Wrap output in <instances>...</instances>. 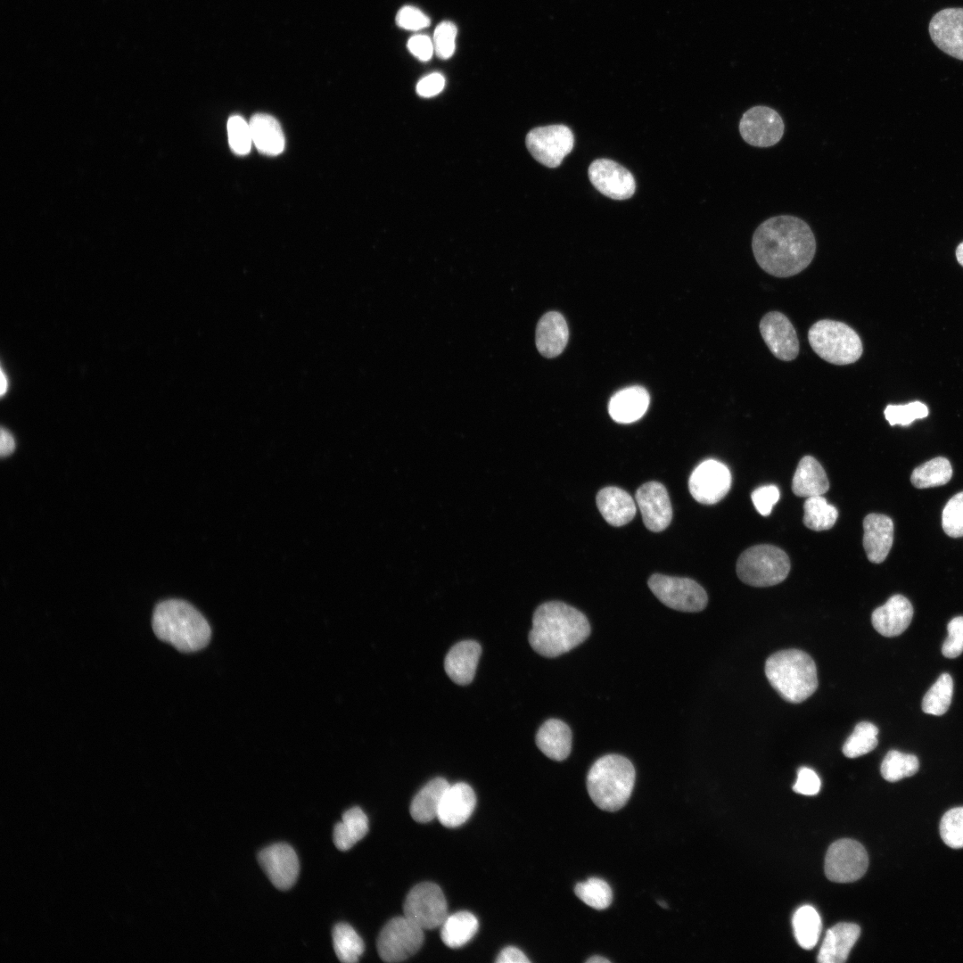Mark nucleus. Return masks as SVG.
Wrapping results in <instances>:
<instances>
[{
    "label": "nucleus",
    "mask_w": 963,
    "mask_h": 963,
    "mask_svg": "<svg viewBox=\"0 0 963 963\" xmlns=\"http://www.w3.org/2000/svg\"><path fill=\"white\" fill-rule=\"evenodd\" d=\"M752 249L758 265L777 277L799 274L812 261L816 240L810 226L795 216H775L754 231Z\"/></svg>",
    "instance_id": "nucleus-1"
},
{
    "label": "nucleus",
    "mask_w": 963,
    "mask_h": 963,
    "mask_svg": "<svg viewBox=\"0 0 963 963\" xmlns=\"http://www.w3.org/2000/svg\"><path fill=\"white\" fill-rule=\"evenodd\" d=\"M590 625L576 608L559 601L540 605L534 612L529 642L545 657L565 654L587 639Z\"/></svg>",
    "instance_id": "nucleus-2"
},
{
    "label": "nucleus",
    "mask_w": 963,
    "mask_h": 963,
    "mask_svg": "<svg viewBox=\"0 0 963 963\" xmlns=\"http://www.w3.org/2000/svg\"><path fill=\"white\" fill-rule=\"evenodd\" d=\"M152 624L159 639L184 653L202 649L211 637L210 626L203 615L180 599L159 603L154 608Z\"/></svg>",
    "instance_id": "nucleus-3"
},
{
    "label": "nucleus",
    "mask_w": 963,
    "mask_h": 963,
    "mask_svg": "<svg viewBox=\"0 0 963 963\" xmlns=\"http://www.w3.org/2000/svg\"><path fill=\"white\" fill-rule=\"evenodd\" d=\"M765 674L779 696L793 704L806 700L818 687L815 663L807 653L799 649L781 650L771 654L765 663Z\"/></svg>",
    "instance_id": "nucleus-4"
},
{
    "label": "nucleus",
    "mask_w": 963,
    "mask_h": 963,
    "mask_svg": "<svg viewBox=\"0 0 963 963\" xmlns=\"http://www.w3.org/2000/svg\"><path fill=\"white\" fill-rule=\"evenodd\" d=\"M635 775L632 763L624 756H602L594 762L587 775L588 794L599 809L616 811L630 799Z\"/></svg>",
    "instance_id": "nucleus-5"
},
{
    "label": "nucleus",
    "mask_w": 963,
    "mask_h": 963,
    "mask_svg": "<svg viewBox=\"0 0 963 963\" xmlns=\"http://www.w3.org/2000/svg\"><path fill=\"white\" fill-rule=\"evenodd\" d=\"M808 340L819 357L834 365L852 364L861 357L863 351L858 333L840 321H817L808 331Z\"/></svg>",
    "instance_id": "nucleus-6"
},
{
    "label": "nucleus",
    "mask_w": 963,
    "mask_h": 963,
    "mask_svg": "<svg viewBox=\"0 0 963 963\" xmlns=\"http://www.w3.org/2000/svg\"><path fill=\"white\" fill-rule=\"evenodd\" d=\"M790 571V560L779 547L757 545L744 551L737 562L738 578L753 587H770L782 582Z\"/></svg>",
    "instance_id": "nucleus-7"
},
{
    "label": "nucleus",
    "mask_w": 963,
    "mask_h": 963,
    "mask_svg": "<svg viewBox=\"0 0 963 963\" xmlns=\"http://www.w3.org/2000/svg\"><path fill=\"white\" fill-rule=\"evenodd\" d=\"M424 939L423 928L405 916L396 917L381 930L376 942L377 951L385 962L403 961L419 951Z\"/></svg>",
    "instance_id": "nucleus-8"
},
{
    "label": "nucleus",
    "mask_w": 963,
    "mask_h": 963,
    "mask_svg": "<svg viewBox=\"0 0 963 963\" xmlns=\"http://www.w3.org/2000/svg\"><path fill=\"white\" fill-rule=\"evenodd\" d=\"M648 587L666 606L681 612H699L707 605V594L696 581L688 578L653 574Z\"/></svg>",
    "instance_id": "nucleus-9"
},
{
    "label": "nucleus",
    "mask_w": 963,
    "mask_h": 963,
    "mask_svg": "<svg viewBox=\"0 0 963 963\" xmlns=\"http://www.w3.org/2000/svg\"><path fill=\"white\" fill-rule=\"evenodd\" d=\"M404 916L423 929L440 927L448 917V905L440 887L432 882L415 885L407 893Z\"/></svg>",
    "instance_id": "nucleus-10"
},
{
    "label": "nucleus",
    "mask_w": 963,
    "mask_h": 963,
    "mask_svg": "<svg viewBox=\"0 0 963 963\" xmlns=\"http://www.w3.org/2000/svg\"><path fill=\"white\" fill-rule=\"evenodd\" d=\"M868 866V853L862 844L855 840L840 839L827 849L825 874L833 882H854L866 873Z\"/></svg>",
    "instance_id": "nucleus-11"
},
{
    "label": "nucleus",
    "mask_w": 963,
    "mask_h": 963,
    "mask_svg": "<svg viewBox=\"0 0 963 963\" xmlns=\"http://www.w3.org/2000/svg\"><path fill=\"white\" fill-rule=\"evenodd\" d=\"M574 137L564 125H550L531 129L526 136L530 153L539 163L558 167L573 148Z\"/></svg>",
    "instance_id": "nucleus-12"
},
{
    "label": "nucleus",
    "mask_w": 963,
    "mask_h": 963,
    "mask_svg": "<svg viewBox=\"0 0 963 963\" xmlns=\"http://www.w3.org/2000/svg\"><path fill=\"white\" fill-rule=\"evenodd\" d=\"M785 124L780 114L774 109L757 105L747 110L739 121V132L748 144L755 147H770L782 138Z\"/></svg>",
    "instance_id": "nucleus-13"
},
{
    "label": "nucleus",
    "mask_w": 963,
    "mask_h": 963,
    "mask_svg": "<svg viewBox=\"0 0 963 963\" xmlns=\"http://www.w3.org/2000/svg\"><path fill=\"white\" fill-rule=\"evenodd\" d=\"M731 473L720 461L708 459L699 464L692 472L688 489L699 503L712 505L722 499L729 491Z\"/></svg>",
    "instance_id": "nucleus-14"
},
{
    "label": "nucleus",
    "mask_w": 963,
    "mask_h": 963,
    "mask_svg": "<svg viewBox=\"0 0 963 963\" xmlns=\"http://www.w3.org/2000/svg\"><path fill=\"white\" fill-rule=\"evenodd\" d=\"M588 177L597 191L613 200H626L635 193L633 175L612 160H594L588 168Z\"/></svg>",
    "instance_id": "nucleus-15"
},
{
    "label": "nucleus",
    "mask_w": 963,
    "mask_h": 963,
    "mask_svg": "<svg viewBox=\"0 0 963 963\" xmlns=\"http://www.w3.org/2000/svg\"><path fill=\"white\" fill-rule=\"evenodd\" d=\"M258 860L275 887L291 888L296 882L300 863L295 851L287 844H274L261 850Z\"/></svg>",
    "instance_id": "nucleus-16"
},
{
    "label": "nucleus",
    "mask_w": 963,
    "mask_h": 963,
    "mask_svg": "<svg viewBox=\"0 0 963 963\" xmlns=\"http://www.w3.org/2000/svg\"><path fill=\"white\" fill-rule=\"evenodd\" d=\"M759 328L763 341L777 358L791 361L798 356L799 341L796 331L783 313H767L761 319Z\"/></svg>",
    "instance_id": "nucleus-17"
},
{
    "label": "nucleus",
    "mask_w": 963,
    "mask_h": 963,
    "mask_svg": "<svg viewBox=\"0 0 963 963\" xmlns=\"http://www.w3.org/2000/svg\"><path fill=\"white\" fill-rule=\"evenodd\" d=\"M929 34L943 53L963 61V8H945L929 23Z\"/></svg>",
    "instance_id": "nucleus-18"
},
{
    "label": "nucleus",
    "mask_w": 963,
    "mask_h": 963,
    "mask_svg": "<svg viewBox=\"0 0 963 963\" xmlns=\"http://www.w3.org/2000/svg\"><path fill=\"white\" fill-rule=\"evenodd\" d=\"M636 501L646 527L654 532L663 531L672 518V509L666 488L660 482H649L636 492Z\"/></svg>",
    "instance_id": "nucleus-19"
},
{
    "label": "nucleus",
    "mask_w": 963,
    "mask_h": 963,
    "mask_svg": "<svg viewBox=\"0 0 963 963\" xmlns=\"http://www.w3.org/2000/svg\"><path fill=\"white\" fill-rule=\"evenodd\" d=\"M475 804V794L468 784L449 785L441 799L437 819L447 827H459L470 818Z\"/></svg>",
    "instance_id": "nucleus-20"
},
{
    "label": "nucleus",
    "mask_w": 963,
    "mask_h": 963,
    "mask_svg": "<svg viewBox=\"0 0 963 963\" xmlns=\"http://www.w3.org/2000/svg\"><path fill=\"white\" fill-rule=\"evenodd\" d=\"M913 606L902 595H893L885 605L874 610L871 622L875 630L885 637H896L906 630L913 617Z\"/></svg>",
    "instance_id": "nucleus-21"
},
{
    "label": "nucleus",
    "mask_w": 963,
    "mask_h": 963,
    "mask_svg": "<svg viewBox=\"0 0 963 963\" xmlns=\"http://www.w3.org/2000/svg\"><path fill=\"white\" fill-rule=\"evenodd\" d=\"M863 547L868 559L874 564L885 560L893 541V520L881 514H869L863 520Z\"/></svg>",
    "instance_id": "nucleus-22"
},
{
    "label": "nucleus",
    "mask_w": 963,
    "mask_h": 963,
    "mask_svg": "<svg viewBox=\"0 0 963 963\" xmlns=\"http://www.w3.org/2000/svg\"><path fill=\"white\" fill-rule=\"evenodd\" d=\"M482 654L480 644L474 640H464L454 645L444 660L448 676L458 685H468L474 678Z\"/></svg>",
    "instance_id": "nucleus-23"
},
{
    "label": "nucleus",
    "mask_w": 963,
    "mask_h": 963,
    "mask_svg": "<svg viewBox=\"0 0 963 963\" xmlns=\"http://www.w3.org/2000/svg\"><path fill=\"white\" fill-rule=\"evenodd\" d=\"M860 928L853 923H838L828 929L820 946L819 963H843L857 942Z\"/></svg>",
    "instance_id": "nucleus-24"
},
{
    "label": "nucleus",
    "mask_w": 963,
    "mask_h": 963,
    "mask_svg": "<svg viewBox=\"0 0 963 963\" xmlns=\"http://www.w3.org/2000/svg\"><path fill=\"white\" fill-rule=\"evenodd\" d=\"M568 338V325L560 313L550 311L540 317L536 328V346L542 356L555 358L560 355Z\"/></svg>",
    "instance_id": "nucleus-25"
},
{
    "label": "nucleus",
    "mask_w": 963,
    "mask_h": 963,
    "mask_svg": "<svg viewBox=\"0 0 963 963\" xmlns=\"http://www.w3.org/2000/svg\"><path fill=\"white\" fill-rule=\"evenodd\" d=\"M649 401V394L645 388L630 386L617 391L611 398L608 411L615 422L630 424L645 415Z\"/></svg>",
    "instance_id": "nucleus-26"
},
{
    "label": "nucleus",
    "mask_w": 963,
    "mask_h": 963,
    "mask_svg": "<svg viewBox=\"0 0 963 963\" xmlns=\"http://www.w3.org/2000/svg\"><path fill=\"white\" fill-rule=\"evenodd\" d=\"M597 506L605 520L613 526L630 523L636 514L631 496L617 487H605L597 495Z\"/></svg>",
    "instance_id": "nucleus-27"
},
{
    "label": "nucleus",
    "mask_w": 963,
    "mask_h": 963,
    "mask_svg": "<svg viewBox=\"0 0 963 963\" xmlns=\"http://www.w3.org/2000/svg\"><path fill=\"white\" fill-rule=\"evenodd\" d=\"M536 745L549 759L565 760L572 749V731L569 726L557 719L546 720L536 735Z\"/></svg>",
    "instance_id": "nucleus-28"
},
{
    "label": "nucleus",
    "mask_w": 963,
    "mask_h": 963,
    "mask_svg": "<svg viewBox=\"0 0 963 963\" xmlns=\"http://www.w3.org/2000/svg\"><path fill=\"white\" fill-rule=\"evenodd\" d=\"M829 489L827 476L822 465L813 457H803L792 481L793 492L799 497L823 495Z\"/></svg>",
    "instance_id": "nucleus-29"
},
{
    "label": "nucleus",
    "mask_w": 963,
    "mask_h": 963,
    "mask_svg": "<svg viewBox=\"0 0 963 963\" xmlns=\"http://www.w3.org/2000/svg\"><path fill=\"white\" fill-rule=\"evenodd\" d=\"M252 143L263 154L278 155L284 149V136L278 121L272 116L258 113L250 122Z\"/></svg>",
    "instance_id": "nucleus-30"
},
{
    "label": "nucleus",
    "mask_w": 963,
    "mask_h": 963,
    "mask_svg": "<svg viewBox=\"0 0 963 963\" xmlns=\"http://www.w3.org/2000/svg\"><path fill=\"white\" fill-rule=\"evenodd\" d=\"M449 786V782L443 778L429 781L411 802L409 811L413 819L426 823L437 818L441 799Z\"/></svg>",
    "instance_id": "nucleus-31"
},
{
    "label": "nucleus",
    "mask_w": 963,
    "mask_h": 963,
    "mask_svg": "<svg viewBox=\"0 0 963 963\" xmlns=\"http://www.w3.org/2000/svg\"><path fill=\"white\" fill-rule=\"evenodd\" d=\"M368 832V819L358 806L346 811L333 828V843L340 851L350 850Z\"/></svg>",
    "instance_id": "nucleus-32"
},
{
    "label": "nucleus",
    "mask_w": 963,
    "mask_h": 963,
    "mask_svg": "<svg viewBox=\"0 0 963 963\" xmlns=\"http://www.w3.org/2000/svg\"><path fill=\"white\" fill-rule=\"evenodd\" d=\"M479 928L477 918L469 911L448 915L440 926V938L449 948L464 946L476 934Z\"/></svg>",
    "instance_id": "nucleus-33"
},
{
    "label": "nucleus",
    "mask_w": 963,
    "mask_h": 963,
    "mask_svg": "<svg viewBox=\"0 0 963 963\" xmlns=\"http://www.w3.org/2000/svg\"><path fill=\"white\" fill-rule=\"evenodd\" d=\"M793 928L797 943L805 950L812 949L821 933V918L811 905H803L793 916Z\"/></svg>",
    "instance_id": "nucleus-34"
},
{
    "label": "nucleus",
    "mask_w": 963,
    "mask_h": 963,
    "mask_svg": "<svg viewBox=\"0 0 963 963\" xmlns=\"http://www.w3.org/2000/svg\"><path fill=\"white\" fill-rule=\"evenodd\" d=\"M952 476L950 461L942 457H934L916 467L910 482L918 489L938 487L946 484Z\"/></svg>",
    "instance_id": "nucleus-35"
},
{
    "label": "nucleus",
    "mask_w": 963,
    "mask_h": 963,
    "mask_svg": "<svg viewBox=\"0 0 963 963\" xmlns=\"http://www.w3.org/2000/svg\"><path fill=\"white\" fill-rule=\"evenodd\" d=\"M334 952L340 961L355 963L365 950L362 938L354 928L346 923L337 924L333 930Z\"/></svg>",
    "instance_id": "nucleus-36"
},
{
    "label": "nucleus",
    "mask_w": 963,
    "mask_h": 963,
    "mask_svg": "<svg viewBox=\"0 0 963 963\" xmlns=\"http://www.w3.org/2000/svg\"><path fill=\"white\" fill-rule=\"evenodd\" d=\"M803 510L804 525L817 531L832 528L838 517L836 508L828 504L822 495L807 498Z\"/></svg>",
    "instance_id": "nucleus-37"
},
{
    "label": "nucleus",
    "mask_w": 963,
    "mask_h": 963,
    "mask_svg": "<svg viewBox=\"0 0 963 963\" xmlns=\"http://www.w3.org/2000/svg\"><path fill=\"white\" fill-rule=\"evenodd\" d=\"M952 694V678L949 673L941 674L923 697V712L936 716L944 714L951 705Z\"/></svg>",
    "instance_id": "nucleus-38"
},
{
    "label": "nucleus",
    "mask_w": 963,
    "mask_h": 963,
    "mask_svg": "<svg viewBox=\"0 0 963 963\" xmlns=\"http://www.w3.org/2000/svg\"><path fill=\"white\" fill-rule=\"evenodd\" d=\"M918 768L919 761L916 755L891 750L885 754L880 771L886 781L896 782L913 776Z\"/></svg>",
    "instance_id": "nucleus-39"
},
{
    "label": "nucleus",
    "mask_w": 963,
    "mask_h": 963,
    "mask_svg": "<svg viewBox=\"0 0 963 963\" xmlns=\"http://www.w3.org/2000/svg\"><path fill=\"white\" fill-rule=\"evenodd\" d=\"M878 728L871 722L858 723L846 739L843 753L848 758H857L874 750L877 744Z\"/></svg>",
    "instance_id": "nucleus-40"
},
{
    "label": "nucleus",
    "mask_w": 963,
    "mask_h": 963,
    "mask_svg": "<svg viewBox=\"0 0 963 963\" xmlns=\"http://www.w3.org/2000/svg\"><path fill=\"white\" fill-rule=\"evenodd\" d=\"M574 892L580 900L596 910L608 908L613 901L611 887L598 877H590L585 882L578 883Z\"/></svg>",
    "instance_id": "nucleus-41"
},
{
    "label": "nucleus",
    "mask_w": 963,
    "mask_h": 963,
    "mask_svg": "<svg viewBox=\"0 0 963 963\" xmlns=\"http://www.w3.org/2000/svg\"><path fill=\"white\" fill-rule=\"evenodd\" d=\"M940 835L949 847L963 848V807L952 808L944 813L940 822Z\"/></svg>",
    "instance_id": "nucleus-42"
},
{
    "label": "nucleus",
    "mask_w": 963,
    "mask_h": 963,
    "mask_svg": "<svg viewBox=\"0 0 963 963\" xmlns=\"http://www.w3.org/2000/svg\"><path fill=\"white\" fill-rule=\"evenodd\" d=\"M884 413L885 419L891 425L908 426L916 419L926 417L928 408L924 403L914 401L905 405H888Z\"/></svg>",
    "instance_id": "nucleus-43"
},
{
    "label": "nucleus",
    "mask_w": 963,
    "mask_h": 963,
    "mask_svg": "<svg viewBox=\"0 0 963 963\" xmlns=\"http://www.w3.org/2000/svg\"><path fill=\"white\" fill-rule=\"evenodd\" d=\"M942 526L948 536L963 537V491L954 495L946 503L942 513Z\"/></svg>",
    "instance_id": "nucleus-44"
},
{
    "label": "nucleus",
    "mask_w": 963,
    "mask_h": 963,
    "mask_svg": "<svg viewBox=\"0 0 963 963\" xmlns=\"http://www.w3.org/2000/svg\"><path fill=\"white\" fill-rule=\"evenodd\" d=\"M228 142L234 152L247 154L252 143L250 124L239 115L231 116L227 121Z\"/></svg>",
    "instance_id": "nucleus-45"
},
{
    "label": "nucleus",
    "mask_w": 963,
    "mask_h": 963,
    "mask_svg": "<svg viewBox=\"0 0 963 963\" xmlns=\"http://www.w3.org/2000/svg\"><path fill=\"white\" fill-rule=\"evenodd\" d=\"M457 29L451 21L440 22L433 33L434 52L440 59L450 58L456 49Z\"/></svg>",
    "instance_id": "nucleus-46"
},
{
    "label": "nucleus",
    "mask_w": 963,
    "mask_h": 963,
    "mask_svg": "<svg viewBox=\"0 0 963 963\" xmlns=\"http://www.w3.org/2000/svg\"><path fill=\"white\" fill-rule=\"evenodd\" d=\"M948 636L942 646L947 658H956L963 653V616H957L947 625Z\"/></svg>",
    "instance_id": "nucleus-47"
},
{
    "label": "nucleus",
    "mask_w": 963,
    "mask_h": 963,
    "mask_svg": "<svg viewBox=\"0 0 963 963\" xmlns=\"http://www.w3.org/2000/svg\"><path fill=\"white\" fill-rule=\"evenodd\" d=\"M396 23L404 29L419 30L428 27L431 21L420 9L407 5L398 12Z\"/></svg>",
    "instance_id": "nucleus-48"
},
{
    "label": "nucleus",
    "mask_w": 963,
    "mask_h": 963,
    "mask_svg": "<svg viewBox=\"0 0 963 963\" xmlns=\"http://www.w3.org/2000/svg\"><path fill=\"white\" fill-rule=\"evenodd\" d=\"M751 498L756 510L766 516L771 513L773 506L778 501L779 490L774 485L761 486L753 491Z\"/></svg>",
    "instance_id": "nucleus-49"
},
{
    "label": "nucleus",
    "mask_w": 963,
    "mask_h": 963,
    "mask_svg": "<svg viewBox=\"0 0 963 963\" xmlns=\"http://www.w3.org/2000/svg\"><path fill=\"white\" fill-rule=\"evenodd\" d=\"M820 786L819 777L813 770L807 767L798 770L797 778L793 786L794 792L804 795H815L819 792Z\"/></svg>",
    "instance_id": "nucleus-50"
},
{
    "label": "nucleus",
    "mask_w": 963,
    "mask_h": 963,
    "mask_svg": "<svg viewBox=\"0 0 963 963\" xmlns=\"http://www.w3.org/2000/svg\"><path fill=\"white\" fill-rule=\"evenodd\" d=\"M409 52L422 62L429 61L433 53L432 40L426 35H415L407 41Z\"/></svg>",
    "instance_id": "nucleus-51"
},
{
    "label": "nucleus",
    "mask_w": 963,
    "mask_h": 963,
    "mask_svg": "<svg viewBox=\"0 0 963 963\" xmlns=\"http://www.w3.org/2000/svg\"><path fill=\"white\" fill-rule=\"evenodd\" d=\"M445 86V78L440 73H431L421 78L416 85V92L422 97H432L440 94Z\"/></svg>",
    "instance_id": "nucleus-52"
},
{
    "label": "nucleus",
    "mask_w": 963,
    "mask_h": 963,
    "mask_svg": "<svg viewBox=\"0 0 963 963\" xmlns=\"http://www.w3.org/2000/svg\"><path fill=\"white\" fill-rule=\"evenodd\" d=\"M497 963H529L525 954L514 946L504 948L496 959Z\"/></svg>",
    "instance_id": "nucleus-53"
},
{
    "label": "nucleus",
    "mask_w": 963,
    "mask_h": 963,
    "mask_svg": "<svg viewBox=\"0 0 963 963\" xmlns=\"http://www.w3.org/2000/svg\"><path fill=\"white\" fill-rule=\"evenodd\" d=\"M15 448V441L11 432L4 429H1L0 435V454L1 457H6L12 454Z\"/></svg>",
    "instance_id": "nucleus-54"
},
{
    "label": "nucleus",
    "mask_w": 963,
    "mask_h": 963,
    "mask_svg": "<svg viewBox=\"0 0 963 963\" xmlns=\"http://www.w3.org/2000/svg\"><path fill=\"white\" fill-rule=\"evenodd\" d=\"M7 388H8V379H7L5 374L4 373V370L2 369L1 370V379H0V392H1L2 396L6 392Z\"/></svg>",
    "instance_id": "nucleus-55"
},
{
    "label": "nucleus",
    "mask_w": 963,
    "mask_h": 963,
    "mask_svg": "<svg viewBox=\"0 0 963 963\" xmlns=\"http://www.w3.org/2000/svg\"><path fill=\"white\" fill-rule=\"evenodd\" d=\"M588 963H609L610 960L602 956H593L586 960Z\"/></svg>",
    "instance_id": "nucleus-56"
},
{
    "label": "nucleus",
    "mask_w": 963,
    "mask_h": 963,
    "mask_svg": "<svg viewBox=\"0 0 963 963\" xmlns=\"http://www.w3.org/2000/svg\"><path fill=\"white\" fill-rule=\"evenodd\" d=\"M956 257L959 263L963 267V242L956 249Z\"/></svg>",
    "instance_id": "nucleus-57"
},
{
    "label": "nucleus",
    "mask_w": 963,
    "mask_h": 963,
    "mask_svg": "<svg viewBox=\"0 0 963 963\" xmlns=\"http://www.w3.org/2000/svg\"><path fill=\"white\" fill-rule=\"evenodd\" d=\"M659 903H660L661 907L667 908V905L664 902H659Z\"/></svg>",
    "instance_id": "nucleus-58"
}]
</instances>
